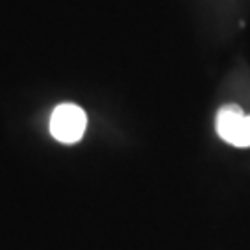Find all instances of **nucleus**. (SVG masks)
<instances>
[{"instance_id":"obj_1","label":"nucleus","mask_w":250,"mask_h":250,"mask_svg":"<svg viewBox=\"0 0 250 250\" xmlns=\"http://www.w3.org/2000/svg\"><path fill=\"white\" fill-rule=\"evenodd\" d=\"M87 128V115L76 104H60L50 115V134L63 145L78 143Z\"/></svg>"},{"instance_id":"obj_2","label":"nucleus","mask_w":250,"mask_h":250,"mask_svg":"<svg viewBox=\"0 0 250 250\" xmlns=\"http://www.w3.org/2000/svg\"><path fill=\"white\" fill-rule=\"evenodd\" d=\"M215 130L226 143L247 148L250 146V115H245L239 106H224L215 117Z\"/></svg>"}]
</instances>
